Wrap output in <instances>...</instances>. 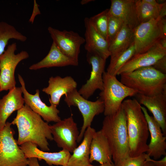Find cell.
I'll use <instances>...</instances> for the list:
<instances>
[{"instance_id": "6da1fadb", "label": "cell", "mask_w": 166, "mask_h": 166, "mask_svg": "<svg viewBox=\"0 0 166 166\" xmlns=\"http://www.w3.org/2000/svg\"><path fill=\"white\" fill-rule=\"evenodd\" d=\"M11 123L17 127L18 145L30 142L43 151L49 150L48 140H53L50 125L26 105L17 111L16 117Z\"/></svg>"}, {"instance_id": "7a4b0ae2", "label": "cell", "mask_w": 166, "mask_h": 166, "mask_svg": "<svg viewBox=\"0 0 166 166\" xmlns=\"http://www.w3.org/2000/svg\"><path fill=\"white\" fill-rule=\"evenodd\" d=\"M141 106L135 98L124 100L121 105L126 117L131 157L138 156L148 149V127Z\"/></svg>"}, {"instance_id": "3957f363", "label": "cell", "mask_w": 166, "mask_h": 166, "mask_svg": "<svg viewBox=\"0 0 166 166\" xmlns=\"http://www.w3.org/2000/svg\"><path fill=\"white\" fill-rule=\"evenodd\" d=\"M110 146L115 166H121L130 157L126 117L121 107L115 113L105 116L101 129Z\"/></svg>"}, {"instance_id": "277c9868", "label": "cell", "mask_w": 166, "mask_h": 166, "mask_svg": "<svg viewBox=\"0 0 166 166\" xmlns=\"http://www.w3.org/2000/svg\"><path fill=\"white\" fill-rule=\"evenodd\" d=\"M120 75V81L127 86L137 91L138 93L151 96L166 89V74L152 66L140 68Z\"/></svg>"}, {"instance_id": "5b68a950", "label": "cell", "mask_w": 166, "mask_h": 166, "mask_svg": "<svg viewBox=\"0 0 166 166\" xmlns=\"http://www.w3.org/2000/svg\"><path fill=\"white\" fill-rule=\"evenodd\" d=\"M103 89L100 92L99 98L104 105V115L116 113L120 108L124 99L128 97L135 96L138 91L123 84L116 76L105 71L103 74Z\"/></svg>"}, {"instance_id": "8992f818", "label": "cell", "mask_w": 166, "mask_h": 166, "mask_svg": "<svg viewBox=\"0 0 166 166\" xmlns=\"http://www.w3.org/2000/svg\"><path fill=\"white\" fill-rule=\"evenodd\" d=\"M11 125L6 122L0 131V166H27L28 159L14 138L15 132Z\"/></svg>"}, {"instance_id": "52a82bcc", "label": "cell", "mask_w": 166, "mask_h": 166, "mask_svg": "<svg viewBox=\"0 0 166 166\" xmlns=\"http://www.w3.org/2000/svg\"><path fill=\"white\" fill-rule=\"evenodd\" d=\"M64 101L69 107H77L82 115L83 124L77 141L79 143L82 140L86 129L91 127L94 117L104 113V102L100 98L94 101L85 99L77 89L65 95Z\"/></svg>"}, {"instance_id": "ba28073f", "label": "cell", "mask_w": 166, "mask_h": 166, "mask_svg": "<svg viewBox=\"0 0 166 166\" xmlns=\"http://www.w3.org/2000/svg\"><path fill=\"white\" fill-rule=\"evenodd\" d=\"M16 43L9 45L0 57V90H10L16 87L14 73L16 67L19 63L28 58V53L22 50L17 54Z\"/></svg>"}, {"instance_id": "9c48e42d", "label": "cell", "mask_w": 166, "mask_h": 166, "mask_svg": "<svg viewBox=\"0 0 166 166\" xmlns=\"http://www.w3.org/2000/svg\"><path fill=\"white\" fill-rule=\"evenodd\" d=\"M162 18L159 16L157 19L139 24L133 30L135 55L147 51L163 38Z\"/></svg>"}, {"instance_id": "30bf717a", "label": "cell", "mask_w": 166, "mask_h": 166, "mask_svg": "<svg viewBox=\"0 0 166 166\" xmlns=\"http://www.w3.org/2000/svg\"><path fill=\"white\" fill-rule=\"evenodd\" d=\"M53 140L57 146L72 153L77 147L79 134L73 115L50 125Z\"/></svg>"}, {"instance_id": "8fae6325", "label": "cell", "mask_w": 166, "mask_h": 166, "mask_svg": "<svg viewBox=\"0 0 166 166\" xmlns=\"http://www.w3.org/2000/svg\"><path fill=\"white\" fill-rule=\"evenodd\" d=\"M48 30L60 50L67 56L78 61L81 46L85 42L84 38L72 30H60L51 26Z\"/></svg>"}, {"instance_id": "7c38bea8", "label": "cell", "mask_w": 166, "mask_h": 166, "mask_svg": "<svg viewBox=\"0 0 166 166\" xmlns=\"http://www.w3.org/2000/svg\"><path fill=\"white\" fill-rule=\"evenodd\" d=\"M87 61L91 65L89 78L78 91L79 93L88 99L97 89H103V74L105 71L106 59L95 53L87 52Z\"/></svg>"}, {"instance_id": "4fadbf2b", "label": "cell", "mask_w": 166, "mask_h": 166, "mask_svg": "<svg viewBox=\"0 0 166 166\" xmlns=\"http://www.w3.org/2000/svg\"><path fill=\"white\" fill-rule=\"evenodd\" d=\"M18 77L21 85L25 104L47 122L56 123L61 121V118L58 115L60 111L57 108V106L51 104L48 106L43 102L40 97L39 90L38 89L36 90L34 94L29 93L26 88L25 82L21 76L18 74Z\"/></svg>"}, {"instance_id": "5bb4252c", "label": "cell", "mask_w": 166, "mask_h": 166, "mask_svg": "<svg viewBox=\"0 0 166 166\" xmlns=\"http://www.w3.org/2000/svg\"><path fill=\"white\" fill-rule=\"evenodd\" d=\"M148 123L151 140L146 154L156 160L162 156H166V136L164 135L161 128L153 117L148 113L147 109L141 106Z\"/></svg>"}, {"instance_id": "9a60e30c", "label": "cell", "mask_w": 166, "mask_h": 166, "mask_svg": "<svg viewBox=\"0 0 166 166\" xmlns=\"http://www.w3.org/2000/svg\"><path fill=\"white\" fill-rule=\"evenodd\" d=\"M166 55V49L159 42L147 51L133 56L119 70L117 75L130 72L140 68L152 66Z\"/></svg>"}, {"instance_id": "2e32d148", "label": "cell", "mask_w": 166, "mask_h": 166, "mask_svg": "<svg viewBox=\"0 0 166 166\" xmlns=\"http://www.w3.org/2000/svg\"><path fill=\"white\" fill-rule=\"evenodd\" d=\"M136 99L140 105L145 106L153 114V117L160 125L166 136V89L153 96L137 93Z\"/></svg>"}, {"instance_id": "e0dca14e", "label": "cell", "mask_w": 166, "mask_h": 166, "mask_svg": "<svg viewBox=\"0 0 166 166\" xmlns=\"http://www.w3.org/2000/svg\"><path fill=\"white\" fill-rule=\"evenodd\" d=\"M37 146L34 143L27 142L22 144L20 147L27 159L35 157L43 160L49 165L67 166L71 155L68 151L62 149L58 152H49L39 149Z\"/></svg>"}, {"instance_id": "ac0fdd59", "label": "cell", "mask_w": 166, "mask_h": 166, "mask_svg": "<svg viewBox=\"0 0 166 166\" xmlns=\"http://www.w3.org/2000/svg\"><path fill=\"white\" fill-rule=\"evenodd\" d=\"M85 48L87 52L95 53L106 59L111 55L107 41L97 32L89 18L84 19Z\"/></svg>"}, {"instance_id": "d6986e66", "label": "cell", "mask_w": 166, "mask_h": 166, "mask_svg": "<svg viewBox=\"0 0 166 166\" xmlns=\"http://www.w3.org/2000/svg\"><path fill=\"white\" fill-rule=\"evenodd\" d=\"M77 83L70 76L62 77L59 76L51 77L48 81V85L42 91L50 96L49 101L50 104L57 106L62 96L77 89Z\"/></svg>"}, {"instance_id": "ffe728a7", "label": "cell", "mask_w": 166, "mask_h": 166, "mask_svg": "<svg viewBox=\"0 0 166 166\" xmlns=\"http://www.w3.org/2000/svg\"><path fill=\"white\" fill-rule=\"evenodd\" d=\"M136 0H111L109 14L121 20L132 30L139 24L137 17Z\"/></svg>"}, {"instance_id": "44dd1931", "label": "cell", "mask_w": 166, "mask_h": 166, "mask_svg": "<svg viewBox=\"0 0 166 166\" xmlns=\"http://www.w3.org/2000/svg\"><path fill=\"white\" fill-rule=\"evenodd\" d=\"M22 94L21 87H15L0 99V131L3 128L7 119L12 113L24 106Z\"/></svg>"}, {"instance_id": "7402d4cb", "label": "cell", "mask_w": 166, "mask_h": 166, "mask_svg": "<svg viewBox=\"0 0 166 166\" xmlns=\"http://www.w3.org/2000/svg\"><path fill=\"white\" fill-rule=\"evenodd\" d=\"M112 156L109 142L102 131L96 132L90 144L89 162H99L100 164L112 162Z\"/></svg>"}, {"instance_id": "603a6c76", "label": "cell", "mask_w": 166, "mask_h": 166, "mask_svg": "<svg viewBox=\"0 0 166 166\" xmlns=\"http://www.w3.org/2000/svg\"><path fill=\"white\" fill-rule=\"evenodd\" d=\"M78 61L66 56L53 42L49 51L47 55L39 62L29 67L30 70H36L43 68L53 67H62L69 65L77 66Z\"/></svg>"}, {"instance_id": "cb8c5ba5", "label": "cell", "mask_w": 166, "mask_h": 166, "mask_svg": "<svg viewBox=\"0 0 166 166\" xmlns=\"http://www.w3.org/2000/svg\"><path fill=\"white\" fill-rule=\"evenodd\" d=\"M96 132L91 127L85 130L80 144L74 150L69 160L67 166H88L89 162L90 146L93 136Z\"/></svg>"}, {"instance_id": "d4e9b609", "label": "cell", "mask_w": 166, "mask_h": 166, "mask_svg": "<svg viewBox=\"0 0 166 166\" xmlns=\"http://www.w3.org/2000/svg\"><path fill=\"white\" fill-rule=\"evenodd\" d=\"M133 42V30L124 24L119 32L109 44V49L111 55L117 53L126 49Z\"/></svg>"}, {"instance_id": "484cf974", "label": "cell", "mask_w": 166, "mask_h": 166, "mask_svg": "<svg viewBox=\"0 0 166 166\" xmlns=\"http://www.w3.org/2000/svg\"><path fill=\"white\" fill-rule=\"evenodd\" d=\"M135 53L133 42L126 49L117 53L111 55L110 63L106 72L111 75L116 76L119 70Z\"/></svg>"}, {"instance_id": "4316f807", "label": "cell", "mask_w": 166, "mask_h": 166, "mask_svg": "<svg viewBox=\"0 0 166 166\" xmlns=\"http://www.w3.org/2000/svg\"><path fill=\"white\" fill-rule=\"evenodd\" d=\"M27 39L26 36L12 25L4 22H0V57L5 51L10 40L14 39L24 42Z\"/></svg>"}, {"instance_id": "83f0119b", "label": "cell", "mask_w": 166, "mask_h": 166, "mask_svg": "<svg viewBox=\"0 0 166 166\" xmlns=\"http://www.w3.org/2000/svg\"><path fill=\"white\" fill-rule=\"evenodd\" d=\"M163 3L161 6L156 7L143 0H136V13L139 24L159 18Z\"/></svg>"}, {"instance_id": "f1b7e54d", "label": "cell", "mask_w": 166, "mask_h": 166, "mask_svg": "<svg viewBox=\"0 0 166 166\" xmlns=\"http://www.w3.org/2000/svg\"><path fill=\"white\" fill-rule=\"evenodd\" d=\"M109 10L106 9L89 18L97 32L107 41Z\"/></svg>"}, {"instance_id": "f546056e", "label": "cell", "mask_w": 166, "mask_h": 166, "mask_svg": "<svg viewBox=\"0 0 166 166\" xmlns=\"http://www.w3.org/2000/svg\"><path fill=\"white\" fill-rule=\"evenodd\" d=\"M123 22L119 18L109 14L107 42L109 44L114 38L121 30Z\"/></svg>"}, {"instance_id": "4dcf8cb0", "label": "cell", "mask_w": 166, "mask_h": 166, "mask_svg": "<svg viewBox=\"0 0 166 166\" xmlns=\"http://www.w3.org/2000/svg\"><path fill=\"white\" fill-rule=\"evenodd\" d=\"M147 154L145 153L136 157H129L121 166H143L146 160Z\"/></svg>"}, {"instance_id": "1f68e13d", "label": "cell", "mask_w": 166, "mask_h": 166, "mask_svg": "<svg viewBox=\"0 0 166 166\" xmlns=\"http://www.w3.org/2000/svg\"><path fill=\"white\" fill-rule=\"evenodd\" d=\"M152 66L161 73L166 74V55L159 60Z\"/></svg>"}, {"instance_id": "d6a6232c", "label": "cell", "mask_w": 166, "mask_h": 166, "mask_svg": "<svg viewBox=\"0 0 166 166\" xmlns=\"http://www.w3.org/2000/svg\"><path fill=\"white\" fill-rule=\"evenodd\" d=\"M39 5L37 4L36 0H34V5L32 14L30 17L29 22L33 24L35 17L37 15L41 14L40 11L39 9Z\"/></svg>"}, {"instance_id": "836d02e7", "label": "cell", "mask_w": 166, "mask_h": 166, "mask_svg": "<svg viewBox=\"0 0 166 166\" xmlns=\"http://www.w3.org/2000/svg\"><path fill=\"white\" fill-rule=\"evenodd\" d=\"M149 159L152 162L154 166H166V156L159 160L152 159L150 157Z\"/></svg>"}, {"instance_id": "e575fe53", "label": "cell", "mask_w": 166, "mask_h": 166, "mask_svg": "<svg viewBox=\"0 0 166 166\" xmlns=\"http://www.w3.org/2000/svg\"><path fill=\"white\" fill-rule=\"evenodd\" d=\"M28 166H40L36 158L32 157L28 158Z\"/></svg>"}, {"instance_id": "d590c367", "label": "cell", "mask_w": 166, "mask_h": 166, "mask_svg": "<svg viewBox=\"0 0 166 166\" xmlns=\"http://www.w3.org/2000/svg\"><path fill=\"white\" fill-rule=\"evenodd\" d=\"M161 28L163 38H166V19L164 18L161 20Z\"/></svg>"}, {"instance_id": "8d00e7d4", "label": "cell", "mask_w": 166, "mask_h": 166, "mask_svg": "<svg viewBox=\"0 0 166 166\" xmlns=\"http://www.w3.org/2000/svg\"><path fill=\"white\" fill-rule=\"evenodd\" d=\"M166 14V2L163 3L161 9L160 17L162 18H165Z\"/></svg>"}, {"instance_id": "74e56055", "label": "cell", "mask_w": 166, "mask_h": 166, "mask_svg": "<svg viewBox=\"0 0 166 166\" xmlns=\"http://www.w3.org/2000/svg\"><path fill=\"white\" fill-rule=\"evenodd\" d=\"M150 157L147 154L146 160L143 166H154L152 162L150 160Z\"/></svg>"}, {"instance_id": "f35d334b", "label": "cell", "mask_w": 166, "mask_h": 166, "mask_svg": "<svg viewBox=\"0 0 166 166\" xmlns=\"http://www.w3.org/2000/svg\"><path fill=\"white\" fill-rule=\"evenodd\" d=\"M159 43L163 47L166 49V38H161Z\"/></svg>"}, {"instance_id": "ab89813d", "label": "cell", "mask_w": 166, "mask_h": 166, "mask_svg": "<svg viewBox=\"0 0 166 166\" xmlns=\"http://www.w3.org/2000/svg\"><path fill=\"white\" fill-rule=\"evenodd\" d=\"M88 166H94L91 165V164H90ZM97 166H115L113 162H108L107 163H105V164H101L100 165Z\"/></svg>"}, {"instance_id": "60d3db41", "label": "cell", "mask_w": 166, "mask_h": 166, "mask_svg": "<svg viewBox=\"0 0 166 166\" xmlns=\"http://www.w3.org/2000/svg\"><path fill=\"white\" fill-rule=\"evenodd\" d=\"M94 1L93 0H82L81 1L80 3L82 5H84Z\"/></svg>"}, {"instance_id": "b9f144b4", "label": "cell", "mask_w": 166, "mask_h": 166, "mask_svg": "<svg viewBox=\"0 0 166 166\" xmlns=\"http://www.w3.org/2000/svg\"></svg>"}]
</instances>
